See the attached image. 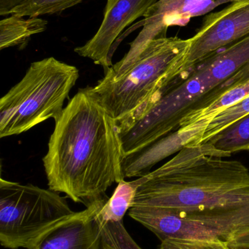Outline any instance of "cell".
I'll use <instances>...</instances> for the list:
<instances>
[{"instance_id": "obj_1", "label": "cell", "mask_w": 249, "mask_h": 249, "mask_svg": "<svg viewBox=\"0 0 249 249\" xmlns=\"http://www.w3.org/2000/svg\"><path fill=\"white\" fill-rule=\"evenodd\" d=\"M209 143L187 145L145 176L133 206L160 208L200 222L225 240L249 227V170Z\"/></svg>"}, {"instance_id": "obj_2", "label": "cell", "mask_w": 249, "mask_h": 249, "mask_svg": "<svg viewBox=\"0 0 249 249\" xmlns=\"http://www.w3.org/2000/svg\"><path fill=\"white\" fill-rule=\"evenodd\" d=\"M124 158L117 121L91 87L79 89L56 120L42 158L50 190L87 207L124 180Z\"/></svg>"}, {"instance_id": "obj_3", "label": "cell", "mask_w": 249, "mask_h": 249, "mask_svg": "<svg viewBox=\"0 0 249 249\" xmlns=\"http://www.w3.org/2000/svg\"><path fill=\"white\" fill-rule=\"evenodd\" d=\"M249 77V35L200 61L118 122L124 156L178 130L183 118L205 99Z\"/></svg>"}, {"instance_id": "obj_4", "label": "cell", "mask_w": 249, "mask_h": 249, "mask_svg": "<svg viewBox=\"0 0 249 249\" xmlns=\"http://www.w3.org/2000/svg\"><path fill=\"white\" fill-rule=\"evenodd\" d=\"M189 46L190 39L177 36L153 39L121 75L103 77L91 90L112 118L122 121L178 77Z\"/></svg>"}, {"instance_id": "obj_5", "label": "cell", "mask_w": 249, "mask_h": 249, "mask_svg": "<svg viewBox=\"0 0 249 249\" xmlns=\"http://www.w3.org/2000/svg\"><path fill=\"white\" fill-rule=\"evenodd\" d=\"M78 77L76 67L54 57L32 63L0 99V138L24 133L50 118L56 121Z\"/></svg>"}, {"instance_id": "obj_6", "label": "cell", "mask_w": 249, "mask_h": 249, "mask_svg": "<svg viewBox=\"0 0 249 249\" xmlns=\"http://www.w3.org/2000/svg\"><path fill=\"white\" fill-rule=\"evenodd\" d=\"M75 213L57 192L0 180V244L4 248H32Z\"/></svg>"}, {"instance_id": "obj_7", "label": "cell", "mask_w": 249, "mask_h": 249, "mask_svg": "<svg viewBox=\"0 0 249 249\" xmlns=\"http://www.w3.org/2000/svg\"><path fill=\"white\" fill-rule=\"evenodd\" d=\"M249 35V0H233L220 11L211 13L190 38L178 77L212 54Z\"/></svg>"}, {"instance_id": "obj_8", "label": "cell", "mask_w": 249, "mask_h": 249, "mask_svg": "<svg viewBox=\"0 0 249 249\" xmlns=\"http://www.w3.org/2000/svg\"><path fill=\"white\" fill-rule=\"evenodd\" d=\"M108 200H95L76 212L29 249H116L109 225L98 216Z\"/></svg>"}, {"instance_id": "obj_9", "label": "cell", "mask_w": 249, "mask_h": 249, "mask_svg": "<svg viewBox=\"0 0 249 249\" xmlns=\"http://www.w3.org/2000/svg\"><path fill=\"white\" fill-rule=\"evenodd\" d=\"M233 0H158L145 13L137 26H143L137 37L130 44L126 57L134 61L153 39L167 36L168 27L185 26L190 19L207 13L224 3Z\"/></svg>"}, {"instance_id": "obj_10", "label": "cell", "mask_w": 249, "mask_h": 249, "mask_svg": "<svg viewBox=\"0 0 249 249\" xmlns=\"http://www.w3.org/2000/svg\"><path fill=\"white\" fill-rule=\"evenodd\" d=\"M158 0H115L105 8L102 24L95 36L83 46L75 48L80 56L88 58L105 70L113 65L114 47L127 26L144 16Z\"/></svg>"}, {"instance_id": "obj_11", "label": "cell", "mask_w": 249, "mask_h": 249, "mask_svg": "<svg viewBox=\"0 0 249 249\" xmlns=\"http://www.w3.org/2000/svg\"><path fill=\"white\" fill-rule=\"evenodd\" d=\"M129 215L162 241L166 239L212 241L220 238L217 232L209 227L167 209L134 206L129 210Z\"/></svg>"}, {"instance_id": "obj_12", "label": "cell", "mask_w": 249, "mask_h": 249, "mask_svg": "<svg viewBox=\"0 0 249 249\" xmlns=\"http://www.w3.org/2000/svg\"><path fill=\"white\" fill-rule=\"evenodd\" d=\"M201 135V130L184 132L177 130L144 149L127 155L122 160L124 178L147 175L152 167L162 160L179 152L187 145L197 144Z\"/></svg>"}, {"instance_id": "obj_13", "label": "cell", "mask_w": 249, "mask_h": 249, "mask_svg": "<svg viewBox=\"0 0 249 249\" xmlns=\"http://www.w3.org/2000/svg\"><path fill=\"white\" fill-rule=\"evenodd\" d=\"M249 96V77L230 87L213 93L183 118L181 131L203 130L218 114Z\"/></svg>"}, {"instance_id": "obj_14", "label": "cell", "mask_w": 249, "mask_h": 249, "mask_svg": "<svg viewBox=\"0 0 249 249\" xmlns=\"http://www.w3.org/2000/svg\"><path fill=\"white\" fill-rule=\"evenodd\" d=\"M48 21L39 17L11 14L0 20V49L26 45L31 36L46 30Z\"/></svg>"}, {"instance_id": "obj_15", "label": "cell", "mask_w": 249, "mask_h": 249, "mask_svg": "<svg viewBox=\"0 0 249 249\" xmlns=\"http://www.w3.org/2000/svg\"><path fill=\"white\" fill-rule=\"evenodd\" d=\"M206 142L223 158H229L235 152L249 151V113Z\"/></svg>"}, {"instance_id": "obj_16", "label": "cell", "mask_w": 249, "mask_h": 249, "mask_svg": "<svg viewBox=\"0 0 249 249\" xmlns=\"http://www.w3.org/2000/svg\"><path fill=\"white\" fill-rule=\"evenodd\" d=\"M145 179L144 176L134 181L123 180L118 183L114 194L99 211V218L105 222H123L124 215L133 207L137 189Z\"/></svg>"}, {"instance_id": "obj_17", "label": "cell", "mask_w": 249, "mask_h": 249, "mask_svg": "<svg viewBox=\"0 0 249 249\" xmlns=\"http://www.w3.org/2000/svg\"><path fill=\"white\" fill-rule=\"evenodd\" d=\"M114 1L115 0H108L105 8L111 7ZM82 1L83 0H27L21 5L15 8L11 14L23 17H39L43 15L58 14Z\"/></svg>"}, {"instance_id": "obj_18", "label": "cell", "mask_w": 249, "mask_h": 249, "mask_svg": "<svg viewBox=\"0 0 249 249\" xmlns=\"http://www.w3.org/2000/svg\"><path fill=\"white\" fill-rule=\"evenodd\" d=\"M249 113V96L213 118L203 130L197 144L205 143L232 123Z\"/></svg>"}, {"instance_id": "obj_19", "label": "cell", "mask_w": 249, "mask_h": 249, "mask_svg": "<svg viewBox=\"0 0 249 249\" xmlns=\"http://www.w3.org/2000/svg\"><path fill=\"white\" fill-rule=\"evenodd\" d=\"M116 249H142L132 238L123 222H108Z\"/></svg>"}, {"instance_id": "obj_20", "label": "cell", "mask_w": 249, "mask_h": 249, "mask_svg": "<svg viewBox=\"0 0 249 249\" xmlns=\"http://www.w3.org/2000/svg\"><path fill=\"white\" fill-rule=\"evenodd\" d=\"M225 243L230 249H249V227L230 235Z\"/></svg>"}, {"instance_id": "obj_21", "label": "cell", "mask_w": 249, "mask_h": 249, "mask_svg": "<svg viewBox=\"0 0 249 249\" xmlns=\"http://www.w3.org/2000/svg\"><path fill=\"white\" fill-rule=\"evenodd\" d=\"M159 249H205L201 241L166 239L162 241Z\"/></svg>"}, {"instance_id": "obj_22", "label": "cell", "mask_w": 249, "mask_h": 249, "mask_svg": "<svg viewBox=\"0 0 249 249\" xmlns=\"http://www.w3.org/2000/svg\"><path fill=\"white\" fill-rule=\"evenodd\" d=\"M27 0H0V16L11 14L12 11Z\"/></svg>"}, {"instance_id": "obj_23", "label": "cell", "mask_w": 249, "mask_h": 249, "mask_svg": "<svg viewBox=\"0 0 249 249\" xmlns=\"http://www.w3.org/2000/svg\"></svg>"}]
</instances>
